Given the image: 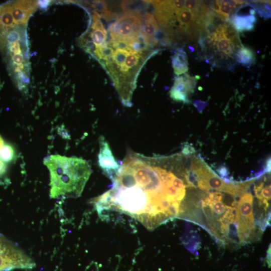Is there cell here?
Segmentation results:
<instances>
[{"label":"cell","mask_w":271,"mask_h":271,"mask_svg":"<svg viewBox=\"0 0 271 271\" xmlns=\"http://www.w3.org/2000/svg\"><path fill=\"white\" fill-rule=\"evenodd\" d=\"M176 177L156 156L129 152L111 188L92 202L100 217L122 212L153 230L179 215L185 191Z\"/></svg>","instance_id":"1"},{"label":"cell","mask_w":271,"mask_h":271,"mask_svg":"<svg viewBox=\"0 0 271 271\" xmlns=\"http://www.w3.org/2000/svg\"><path fill=\"white\" fill-rule=\"evenodd\" d=\"M50 176L51 198L79 197L92 173L86 160L59 155H50L44 160Z\"/></svg>","instance_id":"2"},{"label":"cell","mask_w":271,"mask_h":271,"mask_svg":"<svg viewBox=\"0 0 271 271\" xmlns=\"http://www.w3.org/2000/svg\"><path fill=\"white\" fill-rule=\"evenodd\" d=\"M237 202L231 195L210 192L197 204L195 211L199 212L198 215L201 216L194 221L204 226L218 240L224 243L233 242L231 234H233L232 231H236Z\"/></svg>","instance_id":"3"},{"label":"cell","mask_w":271,"mask_h":271,"mask_svg":"<svg viewBox=\"0 0 271 271\" xmlns=\"http://www.w3.org/2000/svg\"><path fill=\"white\" fill-rule=\"evenodd\" d=\"M253 196L245 192L237 202L235 224L237 240L246 244L257 239L260 232L257 229L253 212Z\"/></svg>","instance_id":"4"},{"label":"cell","mask_w":271,"mask_h":271,"mask_svg":"<svg viewBox=\"0 0 271 271\" xmlns=\"http://www.w3.org/2000/svg\"><path fill=\"white\" fill-rule=\"evenodd\" d=\"M33 260L21 249L0 235V271L34 267Z\"/></svg>","instance_id":"5"},{"label":"cell","mask_w":271,"mask_h":271,"mask_svg":"<svg viewBox=\"0 0 271 271\" xmlns=\"http://www.w3.org/2000/svg\"><path fill=\"white\" fill-rule=\"evenodd\" d=\"M142 18L137 11L124 13L108 28L111 40L121 39L127 42L142 33Z\"/></svg>","instance_id":"6"},{"label":"cell","mask_w":271,"mask_h":271,"mask_svg":"<svg viewBox=\"0 0 271 271\" xmlns=\"http://www.w3.org/2000/svg\"><path fill=\"white\" fill-rule=\"evenodd\" d=\"M98 163L103 173L112 181L118 173L121 165L116 161L108 142L103 136L99 138Z\"/></svg>","instance_id":"7"},{"label":"cell","mask_w":271,"mask_h":271,"mask_svg":"<svg viewBox=\"0 0 271 271\" xmlns=\"http://www.w3.org/2000/svg\"><path fill=\"white\" fill-rule=\"evenodd\" d=\"M196 84V79L187 73L175 77L170 91V97L177 101L188 102L189 95L193 92Z\"/></svg>","instance_id":"8"},{"label":"cell","mask_w":271,"mask_h":271,"mask_svg":"<svg viewBox=\"0 0 271 271\" xmlns=\"http://www.w3.org/2000/svg\"><path fill=\"white\" fill-rule=\"evenodd\" d=\"M12 16L16 25H25L37 9L38 1H19L11 2Z\"/></svg>","instance_id":"9"},{"label":"cell","mask_w":271,"mask_h":271,"mask_svg":"<svg viewBox=\"0 0 271 271\" xmlns=\"http://www.w3.org/2000/svg\"><path fill=\"white\" fill-rule=\"evenodd\" d=\"M217 9L215 13L224 22H229L232 17L235 15L234 12L238 7L243 5L248 4L244 1H216Z\"/></svg>","instance_id":"10"},{"label":"cell","mask_w":271,"mask_h":271,"mask_svg":"<svg viewBox=\"0 0 271 271\" xmlns=\"http://www.w3.org/2000/svg\"><path fill=\"white\" fill-rule=\"evenodd\" d=\"M144 24L142 25V32L150 45H156L155 36L159 30V27L152 14L146 13L143 16Z\"/></svg>","instance_id":"11"},{"label":"cell","mask_w":271,"mask_h":271,"mask_svg":"<svg viewBox=\"0 0 271 271\" xmlns=\"http://www.w3.org/2000/svg\"><path fill=\"white\" fill-rule=\"evenodd\" d=\"M256 21V18L254 15L235 14L229 22L237 32L242 33L253 30Z\"/></svg>","instance_id":"12"},{"label":"cell","mask_w":271,"mask_h":271,"mask_svg":"<svg viewBox=\"0 0 271 271\" xmlns=\"http://www.w3.org/2000/svg\"><path fill=\"white\" fill-rule=\"evenodd\" d=\"M172 64L174 72L177 75L185 74L188 70V58L186 53L179 49L172 57Z\"/></svg>","instance_id":"13"},{"label":"cell","mask_w":271,"mask_h":271,"mask_svg":"<svg viewBox=\"0 0 271 271\" xmlns=\"http://www.w3.org/2000/svg\"><path fill=\"white\" fill-rule=\"evenodd\" d=\"M236 61L242 65L250 67L255 62V56L253 51L248 47L241 46L235 52Z\"/></svg>","instance_id":"14"},{"label":"cell","mask_w":271,"mask_h":271,"mask_svg":"<svg viewBox=\"0 0 271 271\" xmlns=\"http://www.w3.org/2000/svg\"><path fill=\"white\" fill-rule=\"evenodd\" d=\"M90 38L92 42L95 46V48L102 46L107 44V32L104 27L98 28H91Z\"/></svg>","instance_id":"15"},{"label":"cell","mask_w":271,"mask_h":271,"mask_svg":"<svg viewBox=\"0 0 271 271\" xmlns=\"http://www.w3.org/2000/svg\"><path fill=\"white\" fill-rule=\"evenodd\" d=\"M270 1H253L255 3L252 7L262 17L268 18L270 17Z\"/></svg>","instance_id":"16"},{"label":"cell","mask_w":271,"mask_h":271,"mask_svg":"<svg viewBox=\"0 0 271 271\" xmlns=\"http://www.w3.org/2000/svg\"><path fill=\"white\" fill-rule=\"evenodd\" d=\"M15 152L13 147L10 144L4 145L0 152V159L5 163L13 160Z\"/></svg>","instance_id":"17"},{"label":"cell","mask_w":271,"mask_h":271,"mask_svg":"<svg viewBox=\"0 0 271 271\" xmlns=\"http://www.w3.org/2000/svg\"><path fill=\"white\" fill-rule=\"evenodd\" d=\"M92 6L96 11L101 12V15H104L108 12L107 5L103 1H95Z\"/></svg>","instance_id":"18"},{"label":"cell","mask_w":271,"mask_h":271,"mask_svg":"<svg viewBox=\"0 0 271 271\" xmlns=\"http://www.w3.org/2000/svg\"><path fill=\"white\" fill-rule=\"evenodd\" d=\"M6 164L0 159V176L3 175L6 171Z\"/></svg>","instance_id":"19"},{"label":"cell","mask_w":271,"mask_h":271,"mask_svg":"<svg viewBox=\"0 0 271 271\" xmlns=\"http://www.w3.org/2000/svg\"><path fill=\"white\" fill-rule=\"evenodd\" d=\"M50 2L51 1H38V6L42 8H46L48 6Z\"/></svg>","instance_id":"20"},{"label":"cell","mask_w":271,"mask_h":271,"mask_svg":"<svg viewBox=\"0 0 271 271\" xmlns=\"http://www.w3.org/2000/svg\"><path fill=\"white\" fill-rule=\"evenodd\" d=\"M4 146V140L3 138H2V137L0 136V152Z\"/></svg>","instance_id":"21"}]
</instances>
